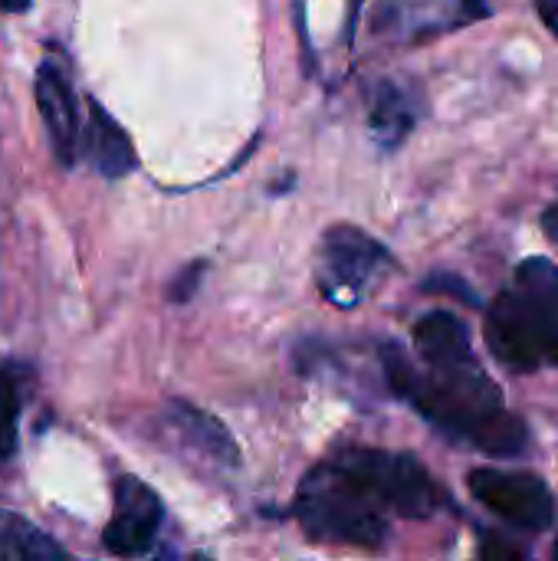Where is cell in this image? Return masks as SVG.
I'll use <instances>...</instances> for the list:
<instances>
[{"mask_svg":"<svg viewBox=\"0 0 558 561\" xmlns=\"http://www.w3.org/2000/svg\"><path fill=\"white\" fill-rule=\"evenodd\" d=\"M382 362L391 388L444 434L503 460L520 457L529 447V431L523 417L506 411L500 388L490 381L477 358L418 371L401 348L385 345Z\"/></svg>","mask_w":558,"mask_h":561,"instance_id":"cell-1","label":"cell"},{"mask_svg":"<svg viewBox=\"0 0 558 561\" xmlns=\"http://www.w3.org/2000/svg\"><path fill=\"white\" fill-rule=\"evenodd\" d=\"M299 526L319 542H342L358 549H378L388 536V519L345 473L332 463L316 467L296 496Z\"/></svg>","mask_w":558,"mask_h":561,"instance_id":"cell-2","label":"cell"},{"mask_svg":"<svg viewBox=\"0 0 558 561\" xmlns=\"http://www.w3.org/2000/svg\"><path fill=\"white\" fill-rule=\"evenodd\" d=\"M329 463L345 473L375 506L391 510L405 519H428L441 506V490L434 477L411 454L355 447Z\"/></svg>","mask_w":558,"mask_h":561,"instance_id":"cell-3","label":"cell"},{"mask_svg":"<svg viewBox=\"0 0 558 561\" xmlns=\"http://www.w3.org/2000/svg\"><path fill=\"white\" fill-rule=\"evenodd\" d=\"M487 345L497 362L520 375L539 371L546 362H558V335L520 289H506L493 299L487 316Z\"/></svg>","mask_w":558,"mask_h":561,"instance_id":"cell-4","label":"cell"},{"mask_svg":"<svg viewBox=\"0 0 558 561\" xmlns=\"http://www.w3.org/2000/svg\"><path fill=\"white\" fill-rule=\"evenodd\" d=\"M391 266V253L358 227H332L322 240V289L335 302H358Z\"/></svg>","mask_w":558,"mask_h":561,"instance_id":"cell-5","label":"cell"},{"mask_svg":"<svg viewBox=\"0 0 558 561\" xmlns=\"http://www.w3.org/2000/svg\"><path fill=\"white\" fill-rule=\"evenodd\" d=\"M483 16H490L487 0H378L375 33L401 46H418Z\"/></svg>","mask_w":558,"mask_h":561,"instance_id":"cell-6","label":"cell"},{"mask_svg":"<svg viewBox=\"0 0 558 561\" xmlns=\"http://www.w3.org/2000/svg\"><path fill=\"white\" fill-rule=\"evenodd\" d=\"M470 493L477 503H483L490 513L506 519L510 526L523 533H543L553 526L556 500L543 477L536 473H510V470H474L470 473Z\"/></svg>","mask_w":558,"mask_h":561,"instance_id":"cell-7","label":"cell"},{"mask_svg":"<svg viewBox=\"0 0 558 561\" xmlns=\"http://www.w3.org/2000/svg\"><path fill=\"white\" fill-rule=\"evenodd\" d=\"M161 500L155 490L135 477H122L115 483V510L105 526V549L115 559H138L155 546V536L161 529Z\"/></svg>","mask_w":558,"mask_h":561,"instance_id":"cell-8","label":"cell"},{"mask_svg":"<svg viewBox=\"0 0 558 561\" xmlns=\"http://www.w3.org/2000/svg\"><path fill=\"white\" fill-rule=\"evenodd\" d=\"M33 99H36V112L43 118V128H46V138H49V148H53V158L62 164V168H72L76 158H79V138H82V125H79V102H76V92L62 72L59 62L46 59L39 69H36V79H33Z\"/></svg>","mask_w":558,"mask_h":561,"instance_id":"cell-9","label":"cell"},{"mask_svg":"<svg viewBox=\"0 0 558 561\" xmlns=\"http://www.w3.org/2000/svg\"><path fill=\"white\" fill-rule=\"evenodd\" d=\"M79 148L86 151L89 164L109 181L128 178L138 168V154H135L128 131L95 99H89V118H86Z\"/></svg>","mask_w":558,"mask_h":561,"instance_id":"cell-10","label":"cell"},{"mask_svg":"<svg viewBox=\"0 0 558 561\" xmlns=\"http://www.w3.org/2000/svg\"><path fill=\"white\" fill-rule=\"evenodd\" d=\"M421 118V95L395 79H382L372 92V108H368V128L372 138L385 148L395 151L405 145V138L414 131Z\"/></svg>","mask_w":558,"mask_h":561,"instance_id":"cell-11","label":"cell"},{"mask_svg":"<svg viewBox=\"0 0 558 561\" xmlns=\"http://www.w3.org/2000/svg\"><path fill=\"white\" fill-rule=\"evenodd\" d=\"M414 348L428 368H447L457 362L474 358L470 348V332L454 312H428L414 325Z\"/></svg>","mask_w":558,"mask_h":561,"instance_id":"cell-12","label":"cell"},{"mask_svg":"<svg viewBox=\"0 0 558 561\" xmlns=\"http://www.w3.org/2000/svg\"><path fill=\"white\" fill-rule=\"evenodd\" d=\"M171 431L187 444V450L201 454L204 460H210L217 467H237V460H240L237 444L227 434V427L220 421H214L210 414L197 411L194 404L178 401L171 408Z\"/></svg>","mask_w":558,"mask_h":561,"instance_id":"cell-13","label":"cell"},{"mask_svg":"<svg viewBox=\"0 0 558 561\" xmlns=\"http://www.w3.org/2000/svg\"><path fill=\"white\" fill-rule=\"evenodd\" d=\"M516 289L526 296V302L549 322L558 335V266L546 256H529L516 270Z\"/></svg>","mask_w":558,"mask_h":561,"instance_id":"cell-14","label":"cell"},{"mask_svg":"<svg viewBox=\"0 0 558 561\" xmlns=\"http://www.w3.org/2000/svg\"><path fill=\"white\" fill-rule=\"evenodd\" d=\"M0 561H69L36 526L0 513Z\"/></svg>","mask_w":558,"mask_h":561,"instance_id":"cell-15","label":"cell"},{"mask_svg":"<svg viewBox=\"0 0 558 561\" xmlns=\"http://www.w3.org/2000/svg\"><path fill=\"white\" fill-rule=\"evenodd\" d=\"M16 414H20L16 381L7 371H0V460L10 457L16 447Z\"/></svg>","mask_w":558,"mask_h":561,"instance_id":"cell-16","label":"cell"},{"mask_svg":"<svg viewBox=\"0 0 558 561\" xmlns=\"http://www.w3.org/2000/svg\"><path fill=\"white\" fill-rule=\"evenodd\" d=\"M480 561H529L510 539H503V536H497V533H490L487 539H483V546H480Z\"/></svg>","mask_w":558,"mask_h":561,"instance_id":"cell-17","label":"cell"},{"mask_svg":"<svg viewBox=\"0 0 558 561\" xmlns=\"http://www.w3.org/2000/svg\"><path fill=\"white\" fill-rule=\"evenodd\" d=\"M201 270H204L201 263H197V266H191V273L184 270V276H181V283H178V286L171 289V296H174L178 302H181V299H187V296L194 293V283H197V276H201Z\"/></svg>","mask_w":558,"mask_h":561,"instance_id":"cell-18","label":"cell"},{"mask_svg":"<svg viewBox=\"0 0 558 561\" xmlns=\"http://www.w3.org/2000/svg\"><path fill=\"white\" fill-rule=\"evenodd\" d=\"M536 10H539L543 23L558 36V0H536Z\"/></svg>","mask_w":558,"mask_h":561,"instance_id":"cell-19","label":"cell"},{"mask_svg":"<svg viewBox=\"0 0 558 561\" xmlns=\"http://www.w3.org/2000/svg\"><path fill=\"white\" fill-rule=\"evenodd\" d=\"M33 0H0V10L3 13H23Z\"/></svg>","mask_w":558,"mask_h":561,"instance_id":"cell-20","label":"cell"},{"mask_svg":"<svg viewBox=\"0 0 558 561\" xmlns=\"http://www.w3.org/2000/svg\"><path fill=\"white\" fill-rule=\"evenodd\" d=\"M556 561H558V542H556Z\"/></svg>","mask_w":558,"mask_h":561,"instance_id":"cell-21","label":"cell"}]
</instances>
